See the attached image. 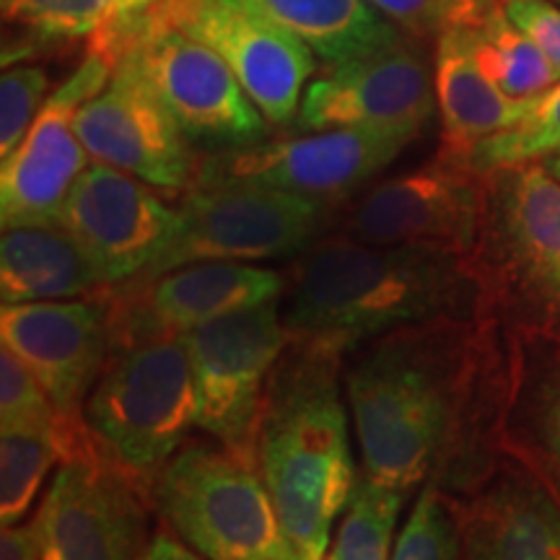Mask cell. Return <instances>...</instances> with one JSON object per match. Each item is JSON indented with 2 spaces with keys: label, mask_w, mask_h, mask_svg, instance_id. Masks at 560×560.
<instances>
[{
  "label": "cell",
  "mask_w": 560,
  "mask_h": 560,
  "mask_svg": "<svg viewBox=\"0 0 560 560\" xmlns=\"http://www.w3.org/2000/svg\"><path fill=\"white\" fill-rule=\"evenodd\" d=\"M490 353L488 317L433 319L366 342L342 361L361 475L405 493L433 482L462 495L493 470L480 457L509 400Z\"/></svg>",
  "instance_id": "6da1fadb"
},
{
  "label": "cell",
  "mask_w": 560,
  "mask_h": 560,
  "mask_svg": "<svg viewBox=\"0 0 560 560\" xmlns=\"http://www.w3.org/2000/svg\"><path fill=\"white\" fill-rule=\"evenodd\" d=\"M283 272L280 317L289 340L340 359L402 327L486 317L475 265L457 252L322 236Z\"/></svg>",
  "instance_id": "7a4b0ae2"
},
{
  "label": "cell",
  "mask_w": 560,
  "mask_h": 560,
  "mask_svg": "<svg viewBox=\"0 0 560 560\" xmlns=\"http://www.w3.org/2000/svg\"><path fill=\"white\" fill-rule=\"evenodd\" d=\"M342 361L289 340L265 392L257 462L293 560H325L359 480Z\"/></svg>",
  "instance_id": "3957f363"
},
{
  "label": "cell",
  "mask_w": 560,
  "mask_h": 560,
  "mask_svg": "<svg viewBox=\"0 0 560 560\" xmlns=\"http://www.w3.org/2000/svg\"><path fill=\"white\" fill-rule=\"evenodd\" d=\"M96 454L149 495L198 429L190 359L179 335H115L83 410Z\"/></svg>",
  "instance_id": "277c9868"
},
{
  "label": "cell",
  "mask_w": 560,
  "mask_h": 560,
  "mask_svg": "<svg viewBox=\"0 0 560 560\" xmlns=\"http://www.w3.org/2000/svg\"><path fill=\"white\" fill-rule=\"evenodd\" d=\"M472 265L486 317L560 346V182L542 161L488 174Z\"/></svg>",
  "instance_id": "5b68a950"
},
{
  "label": "cell",
  "mask_w": 560,
  "mask_h": 560,
  "mask_svg": "<svg viewBox=\"0 0 560 560\" xmlns=\"http://www.w3.org/2000/svg\"><path fill=\"white\" fill-rule=\"evenodd\" d=\"M89 52L112 68L132 58L159 100L190 138L208 153L247 149L270 136V122L255 107L226 62L185 32L149 19H107L89 37Z\"/></svg>",
  "instance_id": "8992f818"
},
{
  "label": "cell",
  "mask_w": 560,
  "mask_h": 560,
  "mask_svg": "<svg viewBox=\"0 0 560 560\" xmlns=\"http://www.w3.org/2000/svg\"><path fill=\"white\" fill-rule=\"evenodd\" d=\"M164 527L208 560H293L260 465L187 441L151 488Z\"/></svg>",
  "instance_id": "52a82bcc"
},
{
  "label": "cell",
  "mask_w": 560,
  "mask_h": 560,
  "mask_svg": "<svg viewBox=\"0 0 560 560\" xmlns=\"http://www.w3.org/2000/svg\"><path fill=\"white\" fill-rule=\"evenodd\" d=\"M330 202L257 185H192L172 242L136 280H153L192 262L296 260L322 240Z\"/></svg>",
  "instance_id": "ba28073f"
},
{
  "label": "cell",
  "mask_w": 560,
  "mask_h": 560,
  "mask_svg": "<svg viewBox=\"0 0 560 560\" xmlns=\"http://www.w3.org/2000/svg\"><path fill=\"white\" fill-rule=\"evenodd\" d=\"M179 338L192 369L198 429L236 457L260 465L257 439L265 392L289 346L280 299L206 322Z\"/></svg>",
  "instance_id": "9c48e42d"
},
{
  "label": "cell",
  "mask_w": 560,
  "mask_h": 560,
  "mask_svg": "<svg viewBox=\"0 0 560 560\" xmlns=\"http://www.w3.org/2000/svg\"><path fill=\"white\" fill-rule=\"evenodd\" d=\"M412 136L384 130H312L262 140L247 149L208 153L192 185H257L338 206L387 170Z\"/></svg>",
  "instance_id": "30bf717a"
},
{
  "label": "cell",
  "mask_w": 560,
  "mask_h": 560,
  "mask_svg": "<svg viewBox=\"0 0 560 560\" xmlns=\"http://www.w3.org/2000/svg\"><path fill=\"white\" fill-rule=\"evenodd\" d=\"M140 16L210 47L270 125L299 115L317 55L244 0H156Z\"/></svg>",
  "instance_id": "8fae6325"
},
{
  "label": "cell",
  "mask_w": 560,
  "mask_h": 560,
  "mask_svg": "<svg viewBox=\"0 0 560 560\" xmlns=\"http://www.w3.org/2000/svg\"><path fill=\"white\" fill-rule=\"evenodd\" d=\"M488 182L472 166L439 156L366 190L342 234L380 247H429L472 257L486 219Z\"/></svg>",
  "instance_id": "7c38bea8"
},
{
  "label": "cell",
  "mask_w": 560,
  "mask_h": 560,
  "mask_svg": "<svg viewBox=\"0 0 560 560\" xmlns=\"http://www.w3.org/2000/svg\"><path fill=\"white\" fill-rule=\"evenodd\" d=\"M410 39L400 37L380 50L327 66L304 91L301 128L384 130L418 138L439 104L433 62Z\"/></svg>",
  "instance_id": "4fadbf2b"
},
{
  "label": "cell",
  "mask_w": 560,
  "mask_h": 560,
  "mask_svg": "<svg viewBox=\"0 0 560 560\" xmlns=\"http://www.w3.org/2000/svg\"><path fill=\"white\" fill-rule=\"evenodd\" d=\"M75 132L94 164L115 166L164 192L190 190L200 161L143 70L120 58L100 94L81 104Z\"/></svg>",
  "instance_id": "5bb4252c"
},
{
  "label": "cell",
  "mask_w": 560,
  "mask_h": 560,
  "mask_svg": "<svg viewBox=\"0 0 560 560\" xmlns=\"http://www.w3.org/2000/svg\"><path fill=\"white\" fill-rule=\"evenodd\" d=\"M151 501L100 454L60 465L34 522L42 560H143Z\"/></svg>",
  "instance_id": "9a60e30c"
},
{
  "label": "cell",
  "mask_w": 560,
  "mask_h": 560,
  "mask_svg": "<svg viewBox=\"0 0 560 560\" xmlns=\"http://www.w3.org/2000/svg\"><path fill=\"white\" fill-rule=\"evenodd\" d=\"M112 68L100 55L86 52L75 73L47 96L24 143L0 170V223L60 226L62 208L73 185L89 170V153L75 132L81 104L107 86Z\"/></svg>",
  "instance_id": "2e32d148"
},
{
  "label": "cell",
  "mask_w": 560,
  "mask_h": 560,
  "mask_svg": "<svg viewBox=\"0 0 560 560\" xmlns=\"http://www.w3.org/2000/svg\"><path fill=\"white\" fill-rule=\"evenodd\" d=\"M0 342L30 366L62 416L83 423V410L115 346L107 293L3 304Z\"/></svg>",
  "instance_id": "e0dca14e"
},
{
  "label": "cell",
  "mask_w": 560,
  "mask_h": 560,
  "mask_svg": "<svg viewBox=\"0 0 560 560\" xmlns=\"http://www.w3.org/2000/svg\"><path fill=\"white\" fill-rule=\"evenodd\" d=\"M177 223L179 210L166 206L151 185L104 164L81 174L60 219L107 289L143 276L172 242Z\"/></svg>",
  "instance_id": "ac0fdd59"
},
{
  "label": "cell",
  "mask_w": 560,
  "mask_h": 560,
  "mask_svg": "<svg viewBox=\"0 0 560 560\" xmlns=\"http://www.w3.org/2000/svg\"><path fill=\"white\" fill-rule=\"evenodd\" d=\"M285 272L249 262H192L153 280L104 289L115 335H182L206 322L280 299Z\"/></svg>",
  "instance_id": "d6986e66"
},
{
  "label": "cell",
  "mask_w": 560,
  "mask_h": 560,
  "mask_svg": "<svg viewBox=\"0 0 560 560\" xmlns=\"http://www.w3.org/2000/svg\"><path fill=\"white\" fill-rule=\"evenodd\" d=\"M450 499L462 560H560V495L524 462Z\"/></svg>",
  "instance_id": "ffe728a7"
},
{
  "label": "cell",
  "mask_w": 560,
  "mask_h": 560,
  "mask_svg": "<svg viewBox=\"0 0 560 560\" xmlns=\"http://www.w3.org/2000/svg\"><path fill=\"white\" fill-rule=\"evenodd\" d=\"M433 81L441 112L439 156L467 164L482 140L506 130L532 100H511L490 81L472 47V30H450L436 37Z\"/></svg>",
  "instance_id": "44dd1931"
},
{
  "label": "cell",
  "mask_w": 560,
  "mask_h": 560,
  "mask_svg": "<svg viewBox=\"0 0 560 560\" xmlns=\"http://www.w3.org/2000/svg\"><path fill=\"white\" fill-rule=\"evenodd\" d=\"M107 289L94 262L62 226L3 229L0 299L3 304L100 296Z\"/></svg>",
  "instance_id": "7402d4cb"
},
{
  "label": "cell",
  "mask_w": 560,
  "mask_h": 560,
  "mask_svg": "<svg viewBox=\"0 0 560 560\" xmlns=\"http://www.w3.org/2000/svg\"><path fill=\"white\" fill-rule=\"evenodd\" d=\"M280 30L304 42L327 66L380 50L402 32L369 0H244Z\"/></svg>",
  "instance_id": "603a6c76"
},
{
  "label": "cell",
  "mask_w": 560,
  "mask_h": 560,
  "mask_svg": "<svg viewBox=\"0 0 560 560\" xmlns=\"http://www.w3.org/2000/svg\"><path fill=\"white\" fill-rule=\"evenodd\" d=\"M506 441L511 452L560 495V355L542 369L514 371Z\"/></svg>",
  "instance_id": "cb8c5ba5"
},
{
  "label": "cell",
  "mask_w": 560,
  "mask_h": 560,
  "mask_svg": "<svg viewBox=\"0 0 560 560\" xmlns=\"http://www.w3.org/2000/svg\"><path fill=\"white\" fill-rule=\"evenodd\" d=\"M472 47L490 81L511 100H535L560 81V70L511 24L501 3L472 30Z\"/></svg>",
  "instance_id": "d4e9b609"
},
{
  "label": "cell",
  "mask_w": 560,
  "mask_h": 560,
  "mask_svg": "<svg viewBox=\"0 0 560 560\" xmlns=\"http://www.w3.org/2000/svg\"><path fill=\"white\" fill-rule=\"evenodd\" d=\"M408 493L359 475L325 560H389Z\"/></svg>",
  "instance_id": "484cf974"
},
{
  "label": "cell",
  "mask_w": 560,
  "mask_h": 560,
  "mask_svg": "<svg viewBox=\"0 0 560 560\" xmlns=\"http://www.w3.org/2000/svg\"><path fill=\"white\" fill-rule=\"evenodd\" d=\"M66 441L45 431H3L0 439V522L21 524L55 467L66 465Z\"/></svg>",
  "instance_id": "4316f807"
},
{
  "label": "cell",
  "mask_w": 560,
  "mask_h": 560,
  "mask_svg": "<svg viewBox=\"0 0 560 560\" xmlns=\"http://www.w3.org/2000/svg\"><path fill=\"white\" fill-rule=\"evenodd\" d=\"M556 153H560V81L535 96L511 128L482 140L467 166L488 177L499 170L545 161Z\"/></svg>",
  "instance_id": "83f0119b"
},
{
  "label": "cell",
  "mask_w": 560,
  "mask_h": 560,
  "mask_svg": "<svg viewBox=\"0 0 560 560\" xmlns=\"http://www.w3.org/2000/svg\"><path fill=\"white\" fill-rule=\"evenodd\" d=\"M389 560H462V532L450 493L433 482L420 488Z\"/></svg>",
  "instance_id": "f1b7e54d"
},
{
  "label": "cell",
  "mask_w": 560,
  "mask_h": 560,
  "mask_svg": "<svg viewBox=\"0 0 560 560\" xmlns=\"http://www.w3.org/2000/svg\"><path fill=\"white\" fill-rule=\"evenodd\" d=\"M109 0H0L3 21L37 42L91 37L107 19Z\"/></svg>",
  "instance_id": "f546056e"
},
{
  "label": "cell",
  "mask_w": 560,
  "mask_h": 560,
  "mask_svg": "<svg viewBox=\"0 0 560 560\" xmlns=\"http://www.w3.org/2000/svg\"><path fill=\"white\" fill-rule=\"evenodd\" d=\"M412 39L441 37L450 30H475L499 0H369Z\"/></svg>",
  "instance_id": "4dcf8cb0"
},
{
  "label": "cell",
  "mask_w": 560,
  "mask_h": 560,
  "mask_svg": "<svg viewBox=\"0 0 560 560\" xmlns=\"http://www.w3.org/2000/svg\"><path fill=\"white\" fill-rule=\"evenodd\" d=\"M50 75L39 66H13L0 79V159L24 143L39 109L45 107Z\"/></svg>",
  "instance_id": "1f68e13d"
},
{
  "label": "cell",
  "mask_w": 560,
  "mask_h": 560,
  "mask_svg": "<svg viewBox=\"0 0 560 560\" xmlns=\"http://www.w3.org/2000/svg\"><path fill=\"white\" fill-rule=\"evenodd\" d=\"M516 30L540 47L545 58L560 70V5L550 0H499Z\"/></svg>",
  "instance_id": "d6a6232c"
},
{
  "label": "cell",
  "mask_w": 560,
  "mask_h": 560,
  "mask_svg": "<svg viewBox=\"0 0 560 560\" xmlns=\"http://www.w3.org/2000/svg\"><path fill=\"white\" fill-rule=\"evenodd\" d=\"M0 560H42L37 522L32 520L30 524L3 527V535H0Z\"/></svg>",
  "instance_id": "836d02e7"
},
{
  "label": "cell",
  "mask_w": 560,
  "mask_h": 560,
  "mask_svg": "<svg viewBox=\"0 0 560 560\" xmlns=\"http://www.w3.org/2000/svg\"><path fill=\"white\" fill-rule=\"evenodd\" d=\"M143 560H208L198 550H192L185 540H179L170 527H161L151 535L145 545Z\"/></svg>",
  "instance_id": "e575fe53"
},
{
  "label": "cell",
  "mask_w": 560,
  "mask_h": 560,
  "mask_svg": "<svg viewBox=\"0 0 560 560\" xmlns=\"http://www.w3.org/2000/svg\"><path fill=\"white\" fill-rule=\"evenodd\" d=\"M151 3L156 0H109L107 5V19H125V16H136L143 9H149ZM104 19V21H107Z\"/></svg>",
  "instance_id": "d590c367"
},
{
  "label": "cell",
  "mask_w": 560,
  "mask_h": 560,
  "mask_svg": "<svg viewBox=\"0 0 560 560\" xmlns=\"http://www.w3.org/2000/svg\"><path fill=\"white\" fill-rule=\"evenodd\" d=\"M542 164H545V170H548L552 177L560 182V153H556V156H548Z\"/></svg>",
  "instance_id": "8d00e7d4"
},
{
  "label": "cell",
  "mask_w": 560,
  "mask_h": 560,
  "mask_svg": "<svg viewBox=\"0 0 560 560\" xmlns=\"http://www.w3.org/2000/svg\"><path fill=\"white\" fill-rule=\"evenodd\" d=\"M556 3H558V5H560V0H556Z\"/></svg>",
  "instance_id": "74e56055"
}]
</instances>
